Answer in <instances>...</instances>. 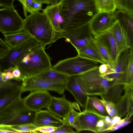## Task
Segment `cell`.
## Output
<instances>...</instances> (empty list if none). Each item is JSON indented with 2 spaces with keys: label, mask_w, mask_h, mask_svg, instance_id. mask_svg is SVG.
Here are the masks:
<instances>
[{
  "label": "cell",
  "mask_w": 133,
  "mask_h": 133,
  "mask_svg": "<svg viewBox=\"0 0 133 133\" xmlns=\"http://www.w3.org/2000/svg\"><path fill=\"white\" fill-rule=\"evenodd\" d=\"M74 131L71 127L65 124L61 127L57 128L53 133H75Z\"/></svg>",
  "instance_id": "f35d334b"
},
{
  "label": "cell",
  "mask_w": 133,
  "mask_h": 133,
  "mask_svg": "<svg viewBox=\"0 0 133 133\" xmlns=\"http://www.w3.org/2000/svg\"><path fill=\"white\" fill-rule=\"evenodd\" d=\"M52 97L48 91L37 90L30 92L23 99L26 107L36 112L44 108H46Z\"/></svg>",
  "instance_id": "7c38bea8"
},
{
  "label": "cell",
  "mask_w": 133,
  "mask_h": 133,
  "mask_svg": "<svg viewBox=\"0 0 133 133\" xmlns=\"http://www.w3.org/2000/svg\"><path fill=\"white\" fill-rule=\"evenodd\" d=\"M93 36L88 23L62 33L55 34L53 43L61 38H65L76 50L91 42L93 38Z\"/></svg>",
  "instance_id": "ba28073f"
},
{
  "label": "cell",
  "mask_w": 133,
  "mask_h": 133,
  "mask_svg": "<svg viewBox=\"0 0 133 133\" xmlns=\"http://www.w3.org/2000/svg\"><path fill=\"white\" fill-rule=\"evenodd\" d=\"M62 7L61 2L58 4L48 5L42 10L54 30L55 34L63 32L61 27L62 19L60 15Z\"/></svg>",
  "instance_id": "44dd1931"
},
{
  "label": "cell",
  "mask_w": 133,
  "mask_h": 133,
  "mask_svg": "<svg viewBox=\"0 0 133 133\" xmlns=\"http://www.w3.org/2000/svg\"><path fill=\"white\" fill-rule=\"evenodd\" d=\"M63 95L61 97L52 96L46 109L54 114L64 120L74 108L72 103L66 99L65 95Z\"/></svg>",
  "instance_id": "e0dca14e"
},
{
  "label": "cell",
  "mask_w": 133,
  "mask_h": 133,
  "mask_svg": "<svg viewBox=\"0 0 133 133\" xmlns=\"http://www.w3.org/2000/svg\"><path fill=\"white\" fill-rule=\"evenodd\" d=\"M114 18L118 21L129 38L133 48V13L127 11L118 10L114 13Z\"/></svg>",
  "instance_id": "d6986e66"
},
{
  "label": "cell",
  "mask_w": 133,
  "mask_h": 133,
  "mask_svg": "<svg viewBox=\"0 0 133 133\" xmlns=\"http://www.w3.org/2000/svg\"><path fill=\"white\" fill-rule=\"evenodd\" d=\"M97 7L98 12H114L117 9L115 0H102Z\"/></svg>",
  "instance_id": "1f68e13d"
},
{
  "label": "cell",
  "mask_w": 133,
  "mask_h": 133,
  "mask_svg": "<svg viewBox=\"0 0 133 133\" xmlns=\"http://www.w3.org/2000/svg\"><path fill=\"white\" fill-rule=\"evenodd\" d=\"M110 65L107 64H102L98 67V70L101 75L105 74L107 72Z\"/></svg>",
  "instance_id": "7bdbcfd3"
},
{
  "label": "cell",
  "mask_w": 133,
  "mask_h": 133,
  "mask_svg": "<svg viewBox=\"0 0 133 133\" xmlns=\"http://www.w3.org/2000/svg\"><path fill=\"white\" fill-rule=\"evenodd\" d=\"M4 35L5 42L12 48H16L33 38L29 33L23 30Z\"/></svg>",
  "instance_id": "d4e9b609"
},
{
  "label": "cell",
  "mask_w": 133,
  "mask_h": 133,
  "mask_svg": "<svg viewBox=\"0 0 133 133\" xmlns=\"http://www.w3.org/2000/svg\"><path fill=\"white\" fill-rule=\"evenodd\" d=\"M10 127L16 133H34L37 128L33 123L25 124Z\"/></svg>",
  "instance_id": "d6a6232c"
},
{
  "label": "cell",
  "mask_w": 133,
  "mask_h": 133,
  "mask_svg": "<svg viewBox=\"0 0 133 133\" xmlns=\"http://www.w3.org/2000/svg\"><path fill=\"white\" fill-rule=\"evenodd\" d=\"M100 63L77 55L58 62L51 68L52 69L70 77L79 75L98 68Z\"/></svg>",
  "instance_id": "5b68a950"
},
{
  "label": "cell",
  "mask_w": 133,
  "mask_h": 133,
  "mask_svg": "<svg viewBox=\"0 0 133 133\" xmlns=\"http://www.w3.org/2000/svg\"><path fill=\"white\" fill-rule=\"evenodd\" d=\"M60 15L63 32L88 23L98 12L96 0H62Z\"/></svg>",
  "instance_id": "6da1fadb"
},
{
  "label": "cell",
  "mask_w": 133,
  "mask_h": 133,
  "mask_svg": "<svg viewBox=\"0 0 133 133\" xmlns=\"http://www.w3.org/2000/svg\"><path fill=\"white\" fill-rule=\"evenodd\" d=\"M101 41L108 49L113 62L114 67L118 60L119 56L116 44L113 34L109 29L101 34L93 37Z\"/></svg>",
  "instance_id": "7402d4cb"
},
{
  "label": "cell",
  "mask_w": 133,
  "mask_h": 133,
  "mask_svg": "<svg viewBox=\"0 0 133 133\" xmlns=\"http://www.w3.org/2000/svg\"><path fill=\"white\" fill-rule=\"evenodd\" d=\"M42 3L38 0H34L33 5L34 12L42 10Z\"/></svg>",
  "instance_id": "ee69618b"
},
{
  "label": "cell",
  "mask_w": 133,
  "mask_h": 133,
  "mask_svg": "<svg viewBox=\"0 0 133 133\" xmlns=\"http://www.w3.org/2000/svg\"><path fill=\"white\" fill-rule=\"evenodd\" d=\"M124 93L115 103L117 116L130 119L133 114V85L125 84Z\"/></svg>",
  "instance_id": "5bb4252c"
},
{
  "label": "cell",
  "mask_w": 133,
  "mask_h": 133,
  "mask_svg": "<svg viewBox=\"0 0 133 133\" xmlns=\"http://www.w3.org/2000/svg\"><path fill=\"white\" fill-rule=\"evenodd\" d=\"M9 80L0 84V98L19 88L21 84Z\"/></svg>",
  "instance_id": "f546056e"
},
{
  "label": "cell",
  "mask_w": 133,
  "mask_h": 133,
  "mask_svg": "<svg viewBox=\"0 0 133 133\" xmlns=\"http://www.w3.org/2000/svg\"><path fill=\"white\" fill-rule=\"evenodd\" d=\"M93 39L91 42L81 48L76 50L78 55L101 64H108L96 47L93 42Z\"/></svg>",
  "instance_id": "603a6c76"
},
{
  "label": "cell",
  "mask_w": 133,
  "mask_h": 133,
  "mask_svg": "<svg viewBox=\"0 0 133 133\" xmlns=\"http://www.w3.org/2000/svg\"><path fill=\"white\" fill-rule=\"evenodd\" d=\"M51 81L65 84L69 77L51 68L36 76Z\"/></svg>",
  "instance_id": "4316f807"
},
{
  "label": "cell",
  "mask_w": 133,
  "mask_h": 133,
  "mask_svg": "<svg viewBox=\"0 0 133 133\" xmlns=\"http://www.w3.org/2000/svg\"><path fill=\"white\" fill-rule=\"evenodd\" d=\"M15 0H0V6L5 8H13V3Z\"/></svg>",
  "instance_id": "b9f144b4"
},
{
  "label": "cell",
  "mask_w": 133,
  "mask_h": 133,
  "mask_svg": "<svg viewBox=\"0 0 133 133\" xmlns=\"http://www.w3.org/2000/svg\"><path fill=\"white\" fill-rule=\"evenodd\" d=\"M117 9L133 13V0H115Z\"/></svg>",
  "instance_id": "836d02e7"
},
{
  "label": "cell",
  "mask_w": 133,
  "mask_h": 133,
  "mask_svg": "<svg viewBox=\"0 0 133 133\" xmlns=\"http://www.w3.org/2000/svg\"><path fill=\"white\" fill-rule=\"evenodd\" d=\"M114 12H98L89 23L93 36L99 35L108 30L116 21Z\"/></svg>",
  "instance_id": "4fadbf2b"
},
{
  "label": "cell",
  "mask_w": 133,
  "mask_h": 133,
  "mask_svg": "<svg viewBox=\"0 0 133 133\" xmlns=\"http://www.w3.org/2000/svg\"><path fill=\"white\" fill-rule=\"evenodd\" d=\"M125 84L133 85V49H130L125 78Z\"/></svg>",
  "instance_id": "4dcf8cb0"
},
{
  "label": "cell",
  "mask_w": 133,
  "mask_h": 133,
  "mask_svg": "<svg viewBox=\"0 0 133 133\" xmlns=\"http://www.w3.org/2000/svg\"><path fill=\"white\" fill-rule=\"evenodd\" d=\"M23 92L21 87L0 98V111L5 107L19 96Z\"/></svg>",
  "instance_id": "f1b7e54d"
},
{
  "label": "cell",
  "mask_w": 133,
  "mask_h": 133,
  "mask_svg": "<svg viewBox=\"0 0 133 133\" xmlns=\"http://www.w3.org/2000/svg\"><path fill=\"white\" fill-rule=\"evenodd\" d=\"M124 84L113 82L106 92L100 96L102 99L116 103L121 96L122 93L124 90Z\"/></svg>",
  "instance_id": "484cf974"
},
{
  "label": "cell",
  "mask_w": 133,
  "mask_h": 133,
  "mask_svg": "<svg viewBox=\"0 0 133 133\" xmlns=\"http://www.w3.org/2000/svg\"><path fill=\"white\" fill-rule=\"evenodd\" d=\"M130 49L123 51L120 55L114 67L111 66L106 74L101 75L110 81L125 84V73L128 62Z\"/></svg>",
  "instance_id": "8fae6325"
},
{
  "label": "cell",
  "mask_w": 133,
  "mask_h": 133,
  "mask_svg": "<svg viewBox=\"0 0 133 133\" xmlns=\"http://www.w3.org/2000/svg\"><path fill=\"white\" fill-rule=\"evenodd\" d=\"M40 45L32 38L21 45L12 48L4 56L0 58V68L3 71H12L19 60L34 47Z\"/></svg>",
  "instance_id": "52a82bcc"
},
{
  "label": "cell",
  "mask_w": 133,
  "mask_h": 133,
  "mask_svg": "<svg viewBox=\"0 0 133 133\" xmlns=\"http://www.w3.org/2000/svg\"><path fill=\"white\" fill-rule=\"evenodd\" d=\"M83 111L92 112L102 116H109L102 99L94 97L88 96Z\"/></svg>",
  "instance_id": "cb8c5ba5"
},
{
  "label": "cell",
  "mask_w": 133,
  "mask_h": 133,
  "mask_svg": "<svg viewBox=\"0 0 133 133\" xmlns=\"http://www.w3.org/2000/svg\"><path fill=\"white\" fill-rule=\"evenodd\" d=\"M11 48L0 38V58L5 55Z\"/></svg>",
  "instance_id": "74e56055"
},
{
  "label": "cell",
  "mask_w": 133,
  "mask_h": 133,
  "mask_svg": "<svg viewBox=\"0 0 133 133\" xmlns=\"http://www.w3.org/2000/svg\"><path fill=\"white\" fill-rule=\"evenodd\" d=\"M23 21L14 8L0 9V31L3 34L22 30Z\"/></svg>",
  "instance_id": "30bf717a"
},
{
  "label": "cell",
  "mask_w": 133,
  "mask_h": 133,
  "mask_svg": "<svg viewBox=\"0 0 133 133\" xmlns=\"http://www.w3.org/2000/svg\"><path fill=\"white\" fill-rule=\"evenodd\" d=\"M105 116H102L93 113L83 111L77 116L76 123L77 132L88 131L97 133V125L99 121Z\"/></svg>",
  "instance_id": "2e32d148"
},
{
  "label": "cell",
  "mask_w": 133,
  "mask_h": 133,
  "mask_svg": "<svg viewBox=\"0 0 133 133\" xmlns=\"http://www.w3.org/2000/svg\"><path fill=\"white\" fill-rule=\"evenodd\" d=\"M12 72L14 79L22 81L24 78L17 66H15Z\"/></svg>",
  "instance_id": "60d3db41"
},
{
  "label": "cell",
  "mask_w": 133,
  "mask_h": 133,
  "mask_svg": "<svg viewBox=\"0 0 133 133\" xmlns=\"http://www.w3.org/2000/svg\"><path fill=\"white\" fill-rule=\"evenodd\" d=\"M80 112H78L74 109L71 110L65 119L63 120L65 124L69 125L72 128H75L76 118Z\"/></svg>",
  "instance_id": "e575fe53"
},
{
  "label": "cell",
  "mask_w": 133,
  "mask_h": 133,
  "mask_svg": "<svg viewBox=\"0 0 133 133\" xmlns=\"http://www.w3.org/2000/svg\"><path fill=\"white\" fill-rule=\"evenodd\" d=\"M23 30L43 48L53 43L55 32L46 16L39 11L30 14L23 21Z\"/></svg>",
  "instance_id": "7a4b0ae2"
},
{
  "label": "cell",
  "mask_w": 133,
  "mask_h": 133,
  "mask_svg": "<svg viewBox=\"0 0 133 133\" xmlns=\"http://www.w3.org/2000/svg\"><path fill=\"white\" fill-rule=\"evenodd\" d=\"M51 58L40 45L33 48L17 63L16 66L24 78L36 76L51 68Z\"/></svg>",
  "instance_id": "3957f363"
},
{
  "label": "cell",
  "mask_w": 133,
  "mask_h": 133,
  "mask_svg": "<svg viewBox=\"0 0 133 133\" xmlns=\"http://www.w3.org/2000/svg\"><path fill=\"white\" fill-rule=\"evenodd\" d=\"M50 5L55 4V0H50Z\"/></svg>",
  "instance_id": "c3c4849f"
},
{
  "label": "cell",
  "mask_w": 133,
  "mask_h": 133,
  "mask_svg": "<svg viewBox=\"0 0 133 133\" xmlns=\"http://www.w3.org/2000/svg\"><path fill=\"white\" fill-rule=\"evenodd\" d=\"M102 99L105 105L107 111L111 118L117 116L116 103L103 99Z\"/></svg>",
  "instance_id": "d590c367"
},
{
  "label": "cell",
  "mask_w": 133,
  "mask_h": 133,
  "mask_svg": "<svg viewBox=\"0 0 133 133\" xmlns=\"http://www.w3.org/2000/svg\"><path fill=\"white\" fill-rule=\"evenodd\" d=\"M65 88L72 95L84 110L88 96L83 87L80 75L69 77L65 84Z\"/></svg>",
  "instance_id": "9a60e30c"
},
{
  "label": "cell",
  "mask_w": 133,
  "mask_h": 133,
  "mask_svg": "<svg viewBox=\"0 0 133 133\" xmlns=\"http://www.w3.org/2000/svg\"><path fill=\"white\" fill-rule=\"evenodd\" d=\"M36 112L26 107L23 98L19 96L0 111V125L10 127L33 123Z\"/></svg>",
  "instance_id": "277c9868"
},
{
  "label": "cell",
  "mask_w": 133,
  "mask_h": 133,
  "mask_svg": "<svg viewBox=\"0 0 133 133\" xmlns=\"http://www.w3.org/2000/svg\"><path fill=\"white\" fill-rule=\"evenodd\" d=\"M21 89L23 92L43 90L56 92L64 94L65 84L49 81L37 76L24 78L21 83Z\"/></svg>",
  "instance_id": "9c48e42d"
},
{
  "label": "cell",
  "mask_w": 133,
  "mask_h": 133,
  "mask_svg": "<svg viewBox=\"0 0 133 133\" xmlns=\"http://www.w3.org/2000/svg\"><path fill=\"white\" fill-rule=\"evenodd\" d=\"M93 42L103 58L108 64L113 67V63L110 52L105 45L100 40L93 37Z\"/></svg>",
  "instance_id": "83f0119b"
},
{
  "label": "cell",
  "mask_w": 133,
  "mask_h": 133,
  "mask_svg": "<svg viewBox=\"0 0 133 133\" xmlns=\"http://www.w3.org/2000/svg\"><path fill=\"white\" fill-rule=\"evenodd\" d=\"M33 124L37 127L50 126L58 128L65 123L62 119L48 110H41L36 112Z\"/></svg>",
  "instance_id": "ac0fdd59"
},
{
  "label": "cell",
  "mask_w": 133,
  "mask_h": 133,
  "mask_svg": "<svg viewBox=\"0 0 133 133\" xmlns=\"http://www.w3.org/2000/svg\"><path fill=\"white\" fill-rule=\"evenodd\" d=\"M42 3L45 4H50V0H38Z\"/></svg>",
  "instance_id": "f6af8a7d"
},
{
  "label": "cell",
  "mask_w": 133,
  "mask_h": 133,
  "mask_svg": "<svg viewBox=\"0 0 133 133\" xmlns=\"http://www.w3.org/2000/svg\"><path fill=\"white\" fill-rule=\"evenodd\" d=\"M109 29L115 41L119 56L125 50L129 49H133L127 34L118 21H116L114 22Z\"/></svg>",
  "instance_id": "ffe728a7"
},
{
  "label": "cell",
  "mask_w": 133,
  "mask_h": 133,
  "mask_svg": "<svg viewBox=\"0 0 133 133\" xmlns=\"http://www.w3.org/2000/svg\"><path fill=\"white\" fill-rule=\"evenodd\" d=\"M22 5L24 15L25 17L27 16V12L30 14L34 12L33 3L34 0H18Z\"/></svg>",
  "instance_id": "8d00e7d4"
},
{
  "label": "cell",
  "mask_w": 133,
  "mask_h": 133,
  "mask_svg": "<svg viewBox=\"0 0 133 133\" xmlns=\"http://www.w3.org/2000/svg\"><path fill=\"white\" fill-rule=\"evenodd\" d=\"M62 0H55V4H58L61 2Z\"/></svg>",
  "instance_id": "bcb514c9"
},
{
  "label": "cell",
  "mask_w": 133,
  "mask_h": 133,
  "mask_svg": "<svg viewBox=\"0 0 133 133\" xmlns=\"http://www.w3.org/2000/svg\"><path fill=\"white\" fill-rule=\"evenodd\" d=\"M98 68L80 75L83 87L88 96H100L104 94L113 82L102 76Z\"/></svg>",
  "instance_id": "8992f818"
},
{
  "label": "cell",
  "mask_w": 133,
  "mask_h": 133,
  "mask_svg": "<svg viewBox=\"0 0 133 133\" xmlns=\"http://www.w3.org/2000/svg\"><path fill=\"white\" fill-rule=\"evenodd\" d=\"M57 128L50 126H43L37 127L34 133H53Z\"/></svg>",
  "instance_id": "ab89813d"
},
{
  "label": "cell",
  "mask_w": 133,
  "mask_h": 133,
  "mask_svg": "<svg viewBox=\"0 0 133 133\" xmlns=\"http://www.w3.org/2000/svg\"><path fill=\"white\" fill-rule=\"evenodd\" d=\"M102 0H96V5L97 6L101 3Z\"/></svg>",
  "instance_id": "7dc6e473"
}]
</instances>
